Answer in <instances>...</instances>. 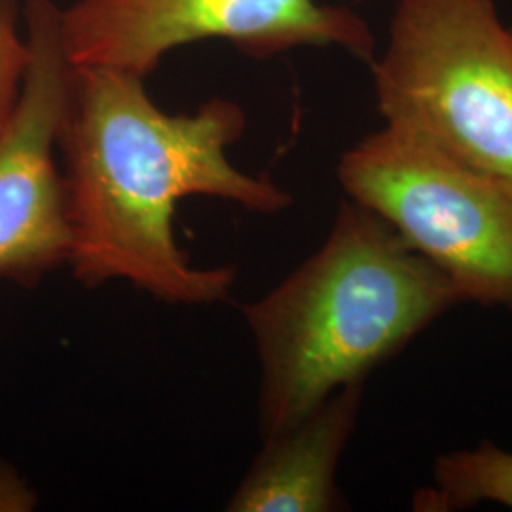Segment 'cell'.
I'll list each match as a JSON object with an SVG mask.
<instances>
[{
    "mask_svg": "<svg viewBox=\"0 0 512 512\" xmlns=\"http://www.w3.org/2000/svg\"><path fill=\"white\" fill-rule=\"evenodd\" d=\"M480 503L512 509V452L492 442L439 456L433 484L414 497V511L452 512Z\"/></svg>",
    "mask_w": 512,
    "mask_h": 512,
    "instance_id": "8",
    "label": "cell"
},
{
    "mask_svg": "<svg viewBox=\"0 0 512 512\" xmlns=\"http://www.w3.org/2000/svg\"><path fill=\"white\" fill-rule=\"evenodd\" d=\"M143 80L73 67L57 137L73 236L69 266L86 287L122 279L169 304L209 306L230 294L236 270L188 260L173 230L177 203L209 196L275 215L293 198L228 160L247 126L234 101L211 99L194 114L173 116L154 105Z\"/></svg>",
    "mask_w": 512,
    "mask_h": 512,
    "instance_id": "1",
    "label": "cell"
},
{
    "mask_svg": "<svg viewBox=\"0 0 512 512\" xmlns=\"http://www.w3.org/2000/svg\"><path fill=\"white\" fill-rule=\"evenodd\" d=\"M363 384L334 391L293 429L264 440L226 511L329 512L344 509L336 467L353 433Z\"/></svg>",
    "mask_w": 512,
    "mask_h": 512,
    "instance_id": "7",
    "label": "cell"
},
{
    "mask_svg": "<svg viewBox=\"0 0 512 512\" xmlns=\"http://www.w3.org/2000/svg\"><path fill=\"white\" fill-rule=\"evenodd\" d=\"M16 16V2L0 0V131L14 114L31 57L29 44L19 37Z\"/></svg>",
    "mask_w": 512,
    "mask_h": 512,
    "instance_id": "9",
    "label": "cell"
},
{
    "mask_svg": "<svg viewBox=\"0 0 512 512\" xmlns=\"http://www.w3.org/2000/svg\"><path fill=\"white\" fill-rule=\"evenodd\" d=\"M338 179L465 302L512 311L511 184L387 124L342 154Z\"/></svg>",
    "mask_w": 512,
    "mask_h": 512,
    "instance_id": "4",
    "label": "cell"
},
{
    "mask_svg": "<svg viewBox=\"0 0 512 512\" xmlns=\"http://www.w3.org/2000/svg\"><path fill=\"white\" fill-rule=\"evenodd\" d=\"M463 302L391 224L359 203H342L317 253L243 310L262 366V439L293 429L340 387L365 384Z\"/></svg>",
    "mask_w": 512,
    "mask_h": 512,
    "instance_id": "2",
    "label": "cell"
},
{
    "mask_svg": "<svg viewBox=\"0 0 512 512\" xmlns=\"http://www.w3.org/2000/svg\"><path fill=\"white\" fill-rule=\"evenodd\" d=\"M23 14L31 57L14 114L0 131V279L35 287L69 264L73 247L54 156L73 67L54 0H23Z\"/></svg>",
    "mask_w": 512,
    "mask_h": 512,
    "instance_id": "6",
    "label": "cell"
},
{
    "mask_svg": "<svg viewBox=\"0 0 512 512\" xmlns=\"http://www.w3.org/2000/svg\"><path fill=\"white\" fill-rule=\"evenodd\" d=\"M71 67L147 78L167 52L222 38L253 59L302 46L342 48L370 63L376 38L348 6L315 0H76L61 10Z\"/></svg>",
    "mask_w": 512,
    "mask_h": 512,
    "instance_id": "5",
    "label": "cell"
},
{
    "mask_svg": "<svg viewBox=\"0 0 512 512\" xmlns=\"http://www.w3.org/2000/svg\"><path fill=\"white\" fill-rule=\"evenodd\" d=\"M35 503L16 473L0 463V511H27Z\"/></svg>",
    "mask_w": 512,
    "mask_h": 512,
    "instance_id": "10",
    "label": "cell"
},
{
    "mask_svg": "<svg viewBox=\"0 0 512 512\" xmlns=\"http://www.w3.org/2000/svg\"><path fill=\"white\" fill-rule=\"evenodd\" d=\"M368 65L387 126L512 186V27L494 0H399Z\"/></svg>",
    "mask_w": 512,
    "mask_h": 512,
    "instance_id": "3",
    "label": "cell"
}]
</instances>
